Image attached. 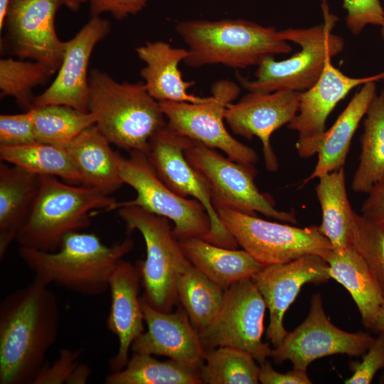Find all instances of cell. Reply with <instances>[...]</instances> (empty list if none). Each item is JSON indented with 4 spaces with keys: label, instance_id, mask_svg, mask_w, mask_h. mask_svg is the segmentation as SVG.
I'll return each instance as SVG.
<instances>
[{
    "label": "cell",
    "instance_id": "cell-1",
    "mask_svg": "<svg viewBox=\"0 0 384 384\" xmlns=\"http://www.w3.org/2000/svg\"><path fill=\"white\" fill-rule=\"evenodd\" d=\"M60 312L48 285L33 279L0 303V384H33L55 343Z\"/></svg>",
    "mask_w": 384,
    "mask_h": 384
},
{
    "label": "cell",
    "instance_id": "cell-2",
    "mask_svg": "<svg viewBox=\"0 0 384 384\" xmlns=\"http://www.w3.org/2000/svg\"><path fill=\"white\" fill-rule=\"evenodd\" d=\"M126 238L112 246L105 245L94 233L72 232L53 252L20 247L18 255L45 285L55 284L71 292L95 297L109 289L110 278L119 262L133 248Z\"/></svg>",
    "mask_w": 384,
    "mask_h": 384
},
{
    "label": "cell",
    "instance_id": "cell-3",
    "mask_svg": "<svg viewBox=\"0 0 384 384\" xmlns=\"http://www.w3.org/2000/svg\"><path fill=\"white\" fill-rule=\"evenodd\" d=\"M176 31L188 47L183 63L191 68L222 65L243 69L292 50L274 27L245 19L183 21Z\"/></svg>",
    "mask_w": 384,
    "mask_h": 384
},
{
    "label": "cell",
    "instance_id": "cell-4",
    "mask_svg": "<svg viewBox=\"0 0 384 384\" xmlns=\"http://www.w3.org/2000/svg\"><path fill=\"white\" fill-rule=\"evenodd\" d=\"M87 111L111 144L129 151L146 154L151 139L166 124L159 102L143 82H120L97 69L90 71Z\"/></svg>",
    "mask_w": 384,
    "mask_h": 384
},
{
    "label": "cell",
    "instance_id": "cell-5",
    "mask_svg": "<svg viewBox=\"0 0 384 384\" xmlns=\"http://www.w3.org/2000/svg\"><path fill=\"white\" fill-rule=\"evenodd\" d=\"M118 203L95 188L41 176L38 193L16 240L20 247L55 251L68 234L90 225L94 210H117Z\"/></svg>",
    "mask_w": 384,
    "mask_h": 384
},
{
    "label": "cell",
    "instance_id": "cell-6",
    "mask_svg": "<svg viewBox=\"0 0 384 384\" xmlns=\"http://www.w3.org/2000/svg\"><path fill=\"white\" fill-rule=\"evenodd\" d=\"M324 21L309 28H289L279 31L283 39L300 46V50L283 60L265 58L257 66L255 80L240 77L241 85L249 92H273L279 90L302 92L311 87L321 75L326 61L344 48L341 36L332 33L338 17L321 0Z\"/></svg>",
    "mask_w": 384,
    "mask_h": 384
},
{
    "label": "cell",
    "instance_id": "cell-7",
    "mask_svg": "<svg viewBox=\"0 0 384 384\" xmlns=\"http://www.w3.org/2000/svg\"><path fill=\"white\" fill-rule=\"evenodd\" d=\"M118 215L127 230L139 231L146 245V258L138 263L144 294L141 299L162 311L178 303V277L192 264L173 233L169 219L135 206H122Z\"/></svg>",
    "mask_w": 384,
    "mask_h": 384
},
{
    "label": "cell",
    "instance_id": "cell-8",
    "mask_svg": "<svg viewBox=\"0 0 384 384\" xmlns=\"http://www.w3.org/2000/svg\"><path fill=\"white\" fill-rule=\"evenodd\" d=\"M215 210L238 244L263 266L289 262L308 255L325 260L333 250L319 226L298 228L228 208Z\"/></svg>",
    "mask_w": 384,
    "mask_h": 384
},
{
    "label": "cell",
    "instance_id": "cell-9",
    "mask_svg": "<svg viewBox=\"0 0 384 384\" xmlns=\"http://www.w3.org/2000/svg\"><path fill=\"white\" fill-rule=\"evenodd\" d=\"M118 166L124 183L134 189L137 196L119 202L117 208L135 206L172 220L173 233L178 240L204 238L208 234L210 220L205 207L198 200L171 190L159 178L145 153L129 151L127 158L119 154Z\"/></svg>",
    "mask_w": 384,
    "mask_h": 384
},
{
    "label": "cell",
    "instance_id": "cell-10",
    "mask_svg": "<svg viewBox=\"0 0 384 384\" xmlns=\"http://www.w3.org/2000/svg\"><path fill=\"white\" fill-rule=\"evenodd\" d=\"M185 156L206 180L215 208L225 207L249 214L257 212L280 221L297 223L293 211L277 210L272 198L258 190L252 164L233 161L190 139Z\"/></svg>",
    "mask_w": 384,
    "mask_h": 384
},
{
    "label": "cell",
    "instance_id": "cell-11",
    "mask_svg": "<svg viewBox=\"0 0 384 384\" xmlns=\"http://www.w3.org/2000/svg\"><path fill=\"white\" fill-rule=\"evenodd\" d=\"M229 80L215 82L211 95L203 102H159L167 124L179 134L224 152L237 162L254 164L258 156L251 147L233 137L225 125V111L240 93Z\"/></svg>",
    "mask_w": 384,
    "mask_h": 384
},
{
    "label": "cell",
    "instance_id": "cell-12",
    "mask_svg": "<svg viewBox=\"0 0 384 384\" xmlns=\"http://www.w3.org/2000/svg\"><path fill=\"white\" fill-rule=\"evenodd\" d=\"M267 306L251 279L238 282L224 292L221 306L211 323L199 333L205 350L220 346L238 348L260 364L271 348L262 340Z\"/></svg>",
    "mask_w": 384,
    "mask_h": 384
},
{
    "label": "cell",
    "instance_id": "cell-13",
    "mask_svg": "<svg viewBox=\"0 0 384 384\" xmlns=\"http://www.w3.org/2000/svg\"><path fill=\"white\" fill-rule=\"evenodd\" d=\"M188 140L166 123L151 139L146 154L159 178L171 190L181 196L198 200L205 207L210 229L203 239L218 246L237 249L239 245L223 225L214 207L206 180L185 156Z\"/></svg>",
    "mask_w": 384,
    "mask_h": 384
},
{
    "label": "cell",
    "instance_id": "cell-14",
    "mask_svg": "<svg viewBox=\"0 0 384 384\" xmlns=\"http://www.w3.org/2000/svg\"><path fill=\"white\" fill-rule=\"evenodd\" d=\"M374 340L368 333H350L334 325L324 311L321 294L316 293L306 319L271 349L270 357L277 363L289 361L294 368L307 370L311 362L325 356L363 355Z\"/></svg>",
    "mask_w": 384,
    "mask_h": 384
},
{
    "label": "cell",
    "instance_id": "cell-15",
    "mask_svg": "<svg viewBox=\"0 0 384 384\" xmlns=\"http://www.w3.org/2000/svg\"><path fill=\"white\" fill-rule=\"evenodd\" d=\"M60 6L59 0H11L4 28L15 56L40 62L57 73L65 46L55 29Z\"/></svg>",
    "mask_w": 384,
    "mask_h": 384
},
{
    "label": "cell",
    "instance_id": "cell-16",
    "mask_svg": "<svg viewBox=\"0 0 384 384\" xmlns=\"http://www.w3.org/2000/svg\"><path fill=\"white\" fill-rule=\"evenodd\" d=\"M331 279L329 265L321 257L308 255L282 264L263 267L251 279L262 294L270 313L266 336L278 346L288 331L284 326L287 310L307 283L319 284Z\"/></svg>",
    "mask_w": 384,
    "mask_h": 384
},
{
    "label": "cell",
    "instance_id": "cell-17",
    "mask_svg": "<svg viewBox=\"0 0 384 384\" xmlns=\"http://www.w3.org/2000/svg\"><path fill=\"white\" fill-rule=\"evenodd\" d=\"M384 80V72L364 78H351L344 75L326 61L318 80L309 89L299 92V110L293 120L287 124L298 132L296 143L298 154L304 159L316 154L321 135L326 131L327 117L337 105L355 87L371 81Z\"/></svg>",
    "mask_w": 384,
    "mask_h": 384
},
{
    "label": "cell",
    "instance_id": "cell-18",
    "mask_svg": "<svg viewBox=\"0 0 384 384\" xmlns=\"http://www.w3.org/2000/svg\"><path fill=\"white\" fill-rule=\"evenodd\" d=\"M299 92H249L228 105L225 121L232 132L247 139L257 137L262 142L266 169L276 171L278 160L270 144L272 134L290 123L299 110Z\"/></svg>",
    "mask_w": 384,
    "mask_h": 384
},
{
    "label": "cell",
    "instance_id": "cell-19",
    "mask_svg": "<svg viewBox=\"0 0 384 384\" xmlns=\"http://www.w3.org/2000/svg\"><path fill=\"white\" fill-rule=\"evenodd\" d=\"M110 31L108 20L94 16L73 38L65 41L57 75L48 87L36 97L34 106L62 105L88 112L90 57Z\"/></svg>",
    "mask_w": 384,
    "mask_h": 384
},
{
    "label": "cell",
    "instance_id": "cell-20",
    "mask_svg": "<svg viewBox=\"0 0 384 384\" xmlns=\"http://www.w3.org/2000/svg\"><path fill=\"white\" fill-rule=\"evenodd\" d=\"M141 301L147 329L132 343V352L164 356L199 374L206 350L183 307L162 311Z\"/></svg>",
    "mask_w": 384,
    "mask_h": 384
},
{
    "label": "cell",
    "instance_id": "cell-21",
    "mask_svg": "<svg viewBox=\"0 0 384 384\" xmlns=\"http://www.w3.org/2000/svg\"><path fill=\"white\" fill-rule=\"evenodd\" d=\"M141 283L138 266L123 259L110 278L108 290L111 303L106 324L119 341L116 354L109 360L111 372L125 367L132 343L144 331V313L139 296Z\"/></svg>",
    "mask_w": 384,
    "mask_h": 384
},
{
    "label": "cell",
    "instance_id": "cell-22",
    "mask_svg": "<svg viewBox=\"0 0 384 384\" xmlns=\"http://www.w3.org/2000/svg\"><path fill=\"white\" fill-rule=\"evenodd\" d=\"M135 50L144 63L140 71L143 82L156 101L199 103L207 100L208 97H201L188 93L194 82L184 80L178 68L187 58L188 49L156 41L147 42Z\"/></svg>",
    "mask_w": 384,
    "mask_h": 384
},
{
    "label": "cell",
    "instance_id": "cell-23",
    "mask_svg": "<svg viewBox=\"0 0 384 384\" xmlns=\"http://www.w3.org/2000/svg\"><path fill=\"white\" fill-rule=\"evenodd\" d=\"M41 176L15 165L0 164V259L17 235L32 210Z\"/></svg>",
    "mask_w": 384,
    "mask_h": 384
},
{
    "label": "cell",
    "instance_id": "cell-24",
    "mask_svg": "<svg viewBox=\"0 0 384 384\" xmlns=\"http://www.w3.org/2000/svg\"><path fill=\"white\" fill-rule=\"evenodd\" d=\"M325 260L330 277L348 290L363 325L371 329L384 306V293L364 260L351 245L339 250H332Z\"/></svg>",
    "mask_w": 384,
    "mask_h": 384
},
{
    "label": "cell",
    "instance_id": "cell-25",
    "mask_svg": "<svg viewBox=\"0 0 384 384\" xmlns=\"http://www.w3.org/2000/svg\"><path fill=\"white\" fill-rule=\"evenodd\" d=\"M97 127L90 126L65 147L82 178V185L107 195L124 183L119 171L118 153Z\"/></svg>",
    "mask_w": 384,
    "mask_h": 384
},
{
    "label": "cell",
    "instance_id": "cell-26",
    "mask_svg": "<svg viewBox=\"0 0 384 384\" xmlns=\"http://www.w3.org/2000/svg\"><path fill=\"white\" fill-rule=\"evenodd\" d=\"M375 95V81L363 85L331 127L321 135L316 146L317 163L304 184L343 166L352 138Z\"/></svg>",
    "mask_w": 384,
    "mask_h": 384
},
{
    "label": "cell",
    "instance_id": "cell-27",
    "mask_svg": "<svg viewBox=\"0 0 384 384\" xmlns=\"http://www.w3.org/2000/svg\"><path fill=\"white\" fill-rule=\"evenodd\" d=\"M191 263L225 290L234 284L251 279L263 267L243 249H230L202 238L178 240Z\"/></svg>",
    "mask_w": 384,
    "mask_h": 384
},
{
    "label": "cell",
    "instance_id": "cell-28",
    "mask_svg": "<svg viewBox=\"0 0 384 384\" xmlns=\"http://www.w3.org/2000/svg\"><path fill=\"white\" fill-rule=\"evenodd\" d=\"M316 193L320 203L322 220L319 226L333 250H339L352 245L354 210L346 191L343 167L320 176Z\"/></svg>",
    "mask_w": 384,
    "mask_h": 384
},
{
    "label": "cell",
    "instance_id": "cell-29",
    "mask_svg": "<svg viewBox=\"0 0 384 384\" xmlns=\"http://www.w3.org/2000/svg\"><path fill=\"white\" fill-rule=\"evenodd\" d=\"M1 161L39 176H53L64 181L82 185V176L65 148L41 143L0 146Z\"/></svg>",
    "mask_w": 384,
    "mask_h": 384
},
{
    "label": "cell",
    "instance_id": "cell-30",
    "mask_svg": "<svg viewBox=\"0 0 384 384\" xmlns=\"http://www.w3.org/2000/svg\"><path fill=\"white\" fill-rule=\"evenodd\" d=\"M361 153L351 182L352 189L368 194L384 176V101L375 95L363 122Z\"/></svg>",
    "mask_w": 384,
    "mask_h": 384
},
{
    "label": "cell",
    "instance_id": "cell-31",
    "mask_svg": "<svg viewBox=\"0 0 384 384\" xmlns=\"http://www.w3.org/2000/svg\"><path fill=\"white\" fill-rule=\"evenodd\" d=\"M36 142L65 148L95 124L90 112L62 105L33 106L28 110Z\"/></svg>",
    "mask_w": 384,
    "mask_h": 384
},
{
    "label": "cell",
    "instance_id": "cell-32",
    "mask_svg": "<svg viewBox=\"0 0 384 384\" xmlns=\"http://www.w3.org/2000/svg\"><path fill=\"white\" fill-rule=\"evenodd\" d=\"M176 291L178 302L198 333L218 314L225 292L193 265L178 277Z\"/></svg>",
    "mask_w": 384,
    "mask_h": 384
},
{
    "label": "cell",
    "instance_id": "cell-33",
    "mask_svg": "<svg viewBox=\"0 0 384 384\" xmlns=\"http://www.w3.org/2000/svg\"><path fill=\"white\" fill-rule=\"evenodd\" d=\"M105 384H201L198 373L169 359L161 361L146 353H133L125 367L111 372Z\"/></svg>",
    "mask_w": 384,
    "mask_h": 384
},
{
    "label": "cell",
    "instance_id": "cell-34",
    "mask_svg": "<svg viewBox=\"0 0 384 384\" xmlns=\"http://www.w3.org/2000/svg\"><path fill=\"white\" fill-rule=\"evenodd\" d=\"M248 352L220 346L206 351L199 375L203 384H257L260 366Z\"/></svg>",
    "mask_w": 384,
    "mask_h": 384
},
{
    "label": "cell",
    "instance_id": "cell-35",
    "mask_svg": "<svg viewBox=\"0 0 384 384\" xmlns=\"http://www.w3.org/2000/svg\"><path fill=\"white\" fill-rule=\"evenodd\" d=\"M54 73L52 69L40 62L11 58L1 59V97L14 98L28 111L34 106L36 96L33 90L46 82Z\"/></svg>",
    "mask_w": 384,
    "mask_h": 384
},
{
    "label": "cell",
    "instance_id": "cell-36",
    "mask_svg": "<svg viewBox=\"0 0 384 384\" xmlns=\"http://www.w3.org/2000/svg\"><path fill=\"white\" fill-rule=\"evenodd\" d=\"M352 246L362 257L384 293V229L354 212Z\"/></svg>",
    "mask_w": 384,
    "mask_h": 384
},
{
    "label": "cell",
    "instance_id": "cell-37",
    "mask_svg": "<svg viewBox=\"0 0 384 384\" xmlns=\"http://www.w3.org/2000/svg\"><path fill=\"white\" fill-rule=\"evenodd\" d=\"M81 353V349H60L58 357L43 367L33 384L86 383L91 370L79 361Z\"/></svg>",
    "mask_w": 384,
    "mask_h": 384
},
{
    "label": "cell",
    "instance_id": "cell-38",
    "mask_svg": "<svg viewBox=\"0 0 384 384\" xmlns=\"http://www.w3.org/2000/svg\"><path fill=\"white\" fill-rule=\"evenodd\" d=\"M346 11V23L353 34L359 35L367 25L381 26L384 9L379 0H343Z\"/></svg>",
    "mask_w": 384,
    "mask_h": 384
},
{
    "label": "cell",
    "instance_id": "cell-39",
    "mask_svg": "<svg viewBox=\"0 0 384 384\" xmlns=\"http://www.w3.org/2000/svg\"><path fill=\"white\" fill-rule=\"evenodd\" d=\"M36 142L28 111L0 115V146H21Z\"/></svg>",
    "mask_w": 384,
    "mask_h": 384
},
{
    "label": "cell",
    "instance_id": "cell-40",
    "mask_svg": "<svg viewBox=\"0 0 384 384\" xmlns=\"http://www.w3.org/2000/svg\"><path fill=\"white\" fill-rule=\"evenodd\" d=\"M350 366L353 373L344 383H371L377 372L384 368V334H378L361 362H351Z\"/></svg>",
    "mask_w": 384,
    "mask_h": 384
},
{
    "label": "cell",
    "instance_id": "cell-41",
    "mask_svg": "<svg viewBox=\"0 0 384 384\" xmlns=\"http://www.w3.org/2000/svg\"><path fill=\"white\" fill-rule=\"evenodd\" d=\"M150 0H89L92 16L109 13L118 20L141 11Z\"/></svg>",
    "mask_w": 384,
    "mask_h": 384
},
{
    "label": "cell",
    "instance_id": "cell-42",
    "mask_svg": "<svg viewBox=\"0 0 384 384\" xmlns=\"http://www.w3.org/2000/svg\"><path fill=\"white\" fill-rule=\"evenodd\" d=\"M259 382L262 384H311L306 370L292 368L282 373L276 371L267 361L260 364Z\"/></svg>",
    "mask_w": 384,
    "mask_h": 384
},
{
    "label": "cell",
    "instance_id": "cell-43",
    "mask_svg": "<svg viewBox=\"0 0 384 384\" xmlns=\"http://www.w3.org/2000/svg\"><path fill=\"white\" fill-rule=\"evenodd\" d=\"M361 212L363 216L384 229V176L368 193Z\"/></svg>",
    "mask_w": 384,
    "mask_h": 384
},
{
    "label": "cell",
    "instance_id": "cell-44",
    "mask_svg": "<svg viewBox=\"0 0 384 384\" xmlns=\"http://www.w3.org/2000/svg\"><path fill=\"white\" fill-rule=\"evenodd\" d=\"M370 330L378 334H384V306L376 316L373 327Z\"/></svg>",
    "mask_w": 384,
    "mask_h": 384
},
{
    "label": "cell",
    "instance_id": "cell-45",
    "mask_svg": "<svg viewBox=\"0 0 384 384\" xmlns=\"http://www.w3.org/2000/svg\"><path fill=\"white\" fill-rule=\"evenodd\" d=\"M89 0H59L62 5L71 11H77L80 6Z\"/></svg>",
    "mask_w": 384,
    "mask_h": 384
},
{
    "label": "cell",
    "instance_id": "cell-46",
    "mask_svg": "<svg viewBox=\"0 0 384 384\" xmlns=\"http://www.w3.org/2000/svg\"><path fill=\"white\" fill-rule=\"evenodd\" d=\"M11 0H0V30L4 28L6 11Z\"/></svg>",
    "mask_w": 384,
    "mask_h": 384
},
{
    "label": "cell",
    "instance_id": "cell-47",
    "mask_svg": "<svg viewBox=\"0 0 384 384\" xmlns=\"http://www.w3.org/2000/svg\"><path fill=\"white\" fill-rule=\"evenodd\" d=\"M380 35H381L382 38L384 40V20H383V24L381 26Z\"/></svg>",
    "mask_w": 384,
    "mask_h": 384
},
{
    "label": "cell",
    "instance_id": "cell-48",
    "mask_svg": "<svg viewBox=\"0 0 384 384\" xmlns=\"http://www.w3.org/2000/svg\"><path fill=\"white\" fill-rule=\"evenodd\" d=\"M380 96L382 97L383 100L384 101V89Z\"/></svg>",
    "mask_w": 384,
    "mask_h": 384
}]
</instances>
